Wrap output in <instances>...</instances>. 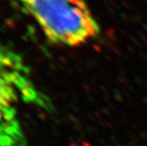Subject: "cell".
Returning a JSON list of instances; mask_svg holds the SVG:
<instances>
[{"instance_id":"cell-1","label":"cell","mask_w":147,"mask_h":146,"mask_svg":"<svg viewBox=\"0 0 147 146\" xmlns=\"http://www.w3.org/2000/svg\"><path fill=\"white\" fill-rule=\"evenodd\" d=\"M21 104L52 108L23 56L0 42V146H29L19 118Z\"/></svg>"},{"instance_id":"cell-2","label":"cell","mask_w":147,"mask_h":146,"mask_svg":"<svg viewBox=\"0 0 147 146\" xmlns=\"http://www.w3.org/2000/svg\"><path fill=\"white\" fill-rule=\"evenodd\" d=\"M49 42L78 46L96 38L100 27L84 0H16Z\"/></svg>"}]
</instances>
